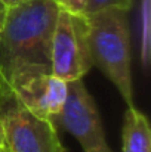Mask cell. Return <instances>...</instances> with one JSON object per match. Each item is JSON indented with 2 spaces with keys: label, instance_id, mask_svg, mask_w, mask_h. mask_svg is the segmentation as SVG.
<instances>
[{
  "label": "cell",
  "instance_id": "cell-1",
  "mask_svg": "<svg viewBox=\"0 0 151 152\" xmlns=\"http://www.w3.org/2000/svg\"><path fill=\"white\" fill-rule=\"evenodd\" d=\"M59 10L56 0H24L9 7L0 33V96L50 74V42Z\"/></svg>",
  "mask_w": 151,
  "mask_h": 152
},
{
  "label": "cell",
  "instance_id": "cell-2",
  "mask_svg": "<svg viewBox=\"0 0 151 152\" xmlns=\"http://www.w3.org/2000/svg\"><path fill=\"white\" fill-rule=\"evenodd\" d=\"M86 19L92 65L113 83L127 106H133L129 10L104 9Z\"/></svg>",
  "mask_w": 151,
  "mask_h": 152
},
{
  "label": "cell",
  "instance_id": "cell-3",
  "mask_svg": "<svg viewBox=\"0 0 151 152\" xmlns=\"http://www.w3.org/2000/svg\"><path fill=\"white\" fill-rule=\"evenodd\" d=\"M1 152H65L56 124L30 112L12 93L0 96Z\"/></svg>",
  "mask_w": 151,
  "mask_h": 152
},
{
  "label": "cell",
  "instance_id": "cell-4",
  "mask_svg": "<svg viewBox=\"0 0 151 152\" xmlns=\"http://www.w3.org/2000/svg\"><path fill=\"white\" fill-rule=\"evenodd\" d=\"M92 66L86 15L59 10L50 42V74L68 83L82 80Z\"/></svg>",
  "mask_w": 151,
  "mask_h": 152
},
{
  "label": "cell",
  "instance_id": "cell-5",
  "mask_svg": "<svg viewBox=\"0 0 151 152\" xmlns=\"http://www.w3.org/2000/svg\"><path fill=\"white\" fill-rule=\"evenodd\" d=\"M82 146L83 152H113L107 143L99 111L83 78L68 81V92L64 108L56 118Z\"/></svg>",
  "mask_w": 151,
  "mask_h": 152
},
{
  "label": "cell",
  "instance_id": "cell-6",
  "mask_svg": "<svg viewBox=\"0 0 151 152\" xmlns=\"http://www.w3.org/2000/svg\"><path fill=\"white\" fill-rule=\"evenodd\" d=\"M68 83L53 74L37 75L19 87L12 95L34 115L56 123L67 99Z\"/></svg>",
  "mask_w": 151,
  "mask_h": 152
},
{
  "label": "cell",
  "instance_id": "cell-7",
  "mask_svg": "<svg viewBox=\"0 0 151 152\" xmlns=\"http://www.w3.org/2000/svg\"><path fill=\"white\" fill-rule=\"evenodd\" d=\"M122 152H151V127L147 117L127 106L122 130Z\"/></svg>",
  "mask_w": 151,
  "mask_h": 152
},
{
  "label": "cell",
  "instance_id": "cell-8",
  "mask_svg": "<svg viewBox=\"0 0 151 152\" xmlns=\"http://www.w3.org/2000/svg\"><path fill=\"white\" fill-rule=\"evenodd\" d=\"M133 4V0H88L85 15H91L95 12H99L104 9H123V10H130Z\"/></svg>",
  "mask_w": 151,
  "mask_h": 152
},
{
  "label": "cell",
  "instance_id": "cell-9",
  "mask_svg": "<svg viewBox=\"0 0 151 152\" xmlns=\"http://www.w3.org/2000/svg\"><path fill=\"white\" fill-rule=\"evenodd\" d=\"M56 3L61 10L74 15H85L88 0H56Z\"/></svg>",
  "mask_w": 151,
  "mask_h": 152
},
{
  "label": "cell",
  "instance_id": "cell-10",
  "mask_svg": "<svg viewBox=\"0 0 151 152\" xmlns=\"http://www.w3.org/2000/svg\"><path fill=\"white\" fill-rule=\"evenodd\" d=\"M7 10H9V7L6 6V3L3 0H0V33L3 30V25H4V21L7 16Z\"/></svg>",
  "mask_w": 151,
  "mask_h": 152
},
{
  "label": "cell",
  "instance_id": "cell-11",
  "mask_svg": "<svg viewBox=\"0 0 151 152\" xmlns=\"http://www.w3.org/2000/svg\"><path fill=\"white\" fill-rule=\"evenodd\" d=\"M3 1L6 3V6H7V7H12V6H16V4L22 3L24 0H3Z\"/></svg>",
  "mask_w": 151,
  "mask_h": 152
},
{
  "label": "cell",
  "instance_id": "cell-12",
  "mask_svg": "<svg viewBox=\"0 0 151 152\" xmlns=\"http://www.w3.org/2000/svg\"><path fill=\"white\" fill-rule=\"evenodd\" d=\"M3 149V126H1V120H0V152Z\"/></svg>",
  "mask_w": 151,
  "mask_h": 152
}]
</instances>
